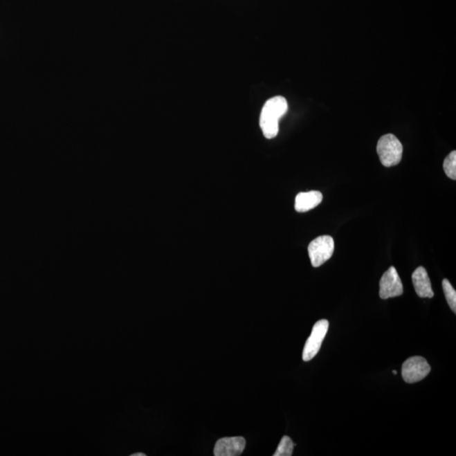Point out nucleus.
<instances>
[{"label":"nucleus","mask_w":456,"mask_h":456,"mask_svg":"<svg viewBox=\"0 0 456 456\" xmlns=\"http://www.w3.org/2000/svg\"><path fill=\"white\" fill-rule=\"evenodd\" d=\"M289 110L286 98L277 95L268 100L263 107L259 118V126L266 139H273L278 135L279 121Z\"/></svg>","instance_id":"1"},{"label":"nucleus","mask_w":456,"mask_h":456,"mask_svg":"<svg viewBox=\"0 0 456 456\" xmlns=\"http://www.w3.org/2000/svg\"><path fill=\"white\" fill-rule=\"evenodd\" d=\"M377 153L381 162L386 167L396 166L401 163L403 147L392 134L383 136L378 141Z\"/></svg>","instance_id":"2"},{"label":"nucleus","mask_w":456,"mask_h":456,"mask_svg":"<svg viewBox=\"0 0 456 456\" xmlns=\"http://www.w3.org/2000/svg\"><path fill=\"white\" fill-rule=\"evenodd\" d=\"M334 248V239L331 236H320L313 240L308 248L312 266L317 268L327 262L331 258Z\"/></svg>","instance_id":"3"},{"label":"nucleus","mask_w":456,"mask_h":456,"mask_svg":"<svg viewBox=\"0 0 456 456\" xmlns=\"http://www.w3.org/2000/svg\"><path fill=\"white\" fill-rule=\"evenodd\" d=\"M431 367L423 356H412L402 365L401 374L404 381L408 384L423 381L430 373Z\"/></svg>","instance_id":"4"},{"label":"nucleus","mask_w":456,"mask_h":456,"mask_svg":"<svg viewBox=\"0 0 456 456\" xmlns=\"http://www.w3.org/2000/svg\"><path fill=\"white\" fill-rule=\"evenodd\" d=\"M329 321L321 320L316 322L313 325L311 335L309 336L305 343L304 352H302V359L309 362L320 352L322 343L327 334L329 329Z\"/></svg>","instance_id":"5"},{"label":"nucleus","mask_w":456,"mask_h":456,"mask_svg":"<svg viewBox=\"0 0 456 456\" xmlns=\"http://www.w3.org/2000/svg\"><path fill=\"white\" fill-rule=\"evenodd\" d=\"M403 284L394 266L390 267L382 275L379 282V296L382 300L396 298L403 294Z\"/></svg>","instance_id":"6"},{"label":"nucleus","mask_w":456,"mask_h":456,"mask_svg":"<svg viewBox=\"0 0 456 456\" xmlns=\"http://www.w3.org/2000/svg\"><path fill=\"white\" fill-rule=\"evenodd\" d=\"M246 441L243 437H228L218 440L215 444L214 455L216 456H237L242 455Z\"/></svg>","instance_id":"7"},{"label":"nucleus","mask_w":456,"mask_h":456,"mask_svg":"<svg viewBox=\"0 0 456 456\" xmlns=\"http://www.w3.org/2000/svg\"><path fill=\"white\" fill-rule=\"evenodd\" d=\"M412 279L417 296L423 298H434L435 293L432 289L431 281L424 267L419 266L417 268L415 271L413 272Z\"/></svg>","instance_id":"8"},{"label":"nucleus","mask_w":456,"mask_h":456,"mask_svg":"<svg viewBox=\"0 0 456 456\" xmlns=\"http://www.w3.org/2000/svg\"><path fill=\"white\" fill-rule=\"evenodd\" d=\"M323 201V194L320 191H309L302 192L297 195L295 200V210L298 212L304 213L316 208Z\"/></svg>","instance_id":"9"},{"label":"nucleus","mask_w":456,"mask_h":456,"mask_svg":"<svg viewBox=\"0 0 456 456\" xmlns=\"http://www.w3.org/2000/svg\"><path fill=\"white\" fill-rule=\"evenodd\" d=\"M444 296H446L448 304H449L452 311L456 313V292L452 286L449 280L444 279L442 282Z\"/></svg>","instance_id":"10"},{"label":"nucleus","mask_w":456,"mask_h":456,"mask_svg":"<svg viewBox=\"0 0 456 456\" xmlns=\"http://www.w3.org/2000/svg\"><path fill=\"white\" fill-rule=\"evenodd\" d=\"M295 444L289 436L282 437L274 456H291L293 455Z\"/></svg>","instance_id":"11"},{"label":"nucleus","mask_w":456,"mask_h":456,"mask_svg":"<svg viewBox=\"0 0 456 456\" xmlns=\"http://www.w3.org/2000/svg\"><path fill=\"white\" fill-rule=\"evenodd\" d=\"M444 171L451 179H456V152L453 151L444 159Z\"/></svg>","instance_id":"12"},{"label":"nucleus","mask_w":456,"mask_h":456,"mask_svg":"<svg viewBox=\"0 0 456 456\" xmlns=\"http://www.w3.org/2000/svg\"><path fill=\"white\" fill-rule=\"evenodd\" d=\"M133 455V456H145V454L139 453V454H134V455Z\"/></svg>","instance_id":"13"},{"label":"nucleus","mask_w":456,"mask_h":456,"mask_svg":"<svg viewBox=\"0 0 456 456\" xmlns=\"http://www.w3.org/2000/svg\"><path fill=\"white\" fill-rule=\"evenodd\" d=\"M393 374H394V375H396V374H397V372H396V370H394V371H393Z\"/></svg>","instance_id":"14"}]
</instances>
